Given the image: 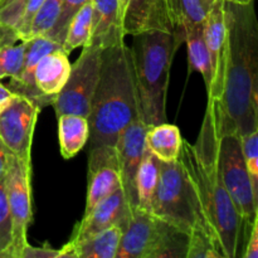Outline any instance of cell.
Segmentation results:
<instances>
[{
	"label": "cell",
	"instance_id": "obj_26",
	"mask_svg": "<svg viewBox=\"0 0 258 258\" xmlns=\"http://www.w3.org/2000/svg\"><path fill=\"white\" fill-rule=\"evenodd\" d=\"M63 0H44L30 22L25 40L35 37H44L54 25Z\"/></svg>",
	"mask_w": 258,
	"mask_h": 258
},
{
	"label": "cell",
	"instance_id": "obj_19",
	"mask_svg": "<svg viewBox=\"0 0 258 258\" xmlns=\"http://www.w3.org/2000/svg\"><path fill=\"white\" fill-rule=\"evenodd\" d=\"M122 237V224H115L83 241L62 247L60 258H116Z\"/></svg>",
	"mask_w": 258,
	"mask_h": 258
},
{
	"label": "cell",
	"instance_id": "obj_35",
	"mask_svg": "<svg viewBox=\"0 0 258 258\" xmlns=\"http://www.w3.org/2000/svg\"><path fill=\"white\" fill-rule=\"evenodd\" d=\"M18 40H19V37L15 29L0 24V48L17 44Z\"/></svg>",
	"mask_w": 258,
	"mask_h": 258
},
{
	"label": "cell",
	"instance_id": "obj_18",
	"mask_svg": "<svg viewBox=\"0 0 258 258\" xmlns=\"http://www.w3.org/2000/svg\"><path fill=\"white\" fill-rule=\"evenodd\" d=\"M68 53L63 48L53 50L39 60L34 70V82L40 93L54 98L67 82L71 73Z\"/></svg>",
	"mask_w": 258,
	"mask_h": 258
},
{
	"label": "cell",
	"instance_id": "obj_17",
	"mask_svg": "<svg viewBox=\"0 0 258 258\" xmlns=\"http://www.w3.org/2000/svg\"><path fill=\"white\" fill-rule=\"evenodd\" d=\"M92 32L86 44L106 49L125 42L120 0H92Z\"/></svg>",
	"mask_w": 258,
	"mask_h": 258
},
{
	"label": "cell",
	"instance_id": "obj_28",
	"mask_svg": "<svg viewBox=\"0 0 258 258\" xmlns=\"http://www.w3.org/2000/svg\"><path fill=\"white\" fill-rule=\"evenodd\" d=\"M12 246V217L4 179H0V258H9Z\"/></svg>",
	"mask_w": 258,
	"mask_h": 258
},
{
	"label": "cell",
	"instance_id": "obj_20",
	"mask_svg": "<svg viewBox=\"0 0 258 258\" xmlns=\"http://www.w3.org/2000/svg\"><path fill=\"white\" fill-rule=\"evenodd\" d=\"M145 143L146 149L159 160L164 163H174L180 155L183 138L180 128L166 121L148 126Z\"/></svg>",
	"mask_w": 258,
	"mask_h": 258
},
{
	"label": "cell",
	"instance_id": "obj_32",
	"mask_svg": "<svg viewBox=\"0 0 258 258\" xmlns=\"http://www.w3.org/2000/svg\"><path fill=\"white\" fill-rule=\"evenodd\" d=\"M44 0H25L24 5V12H23L22 18H20L19 23L15 27V32H17L19 40H25L27 37L28 29H29L30 22H32L33 17L35 15L37 10L39 9V7L42 5V3Z\"/></svg>",
	"mask_w": 258,
	"mask_h": 258
},
{
	"label": "cell",
	"instance_id": "obj_36",
	"mask_svg": "<svg viewBox=\"0 0 258 258\" xmlns=\"http://www.w3.org/2000/svg\"><path fill=\"white\" fill-rule=\"evenodd\" d=\"M13 154L10 153L9 149L5 146L3 140L0 139V179H4L5 174H7L8 168H9L10 159H12Z\"/></svg>",
	"mask_w": 258,
	"mask_h": 258
},
{
	"label": "cell",
	"instance_id": "obj_13",
	"mask_svg": "<svg viewBox=\"0 0 258 258\" xmlns=\"http://www.w3.org/2000/svg\"><path fill=\"white\" fill-rule=\"evenodd\" d=\"M203 34L212 64V85L207 92L211 100H221L223 93L224 72H226L227 38L224 19V0H214L203 22Z\"/></svg>",
	"mask_w": 258,
	"mask_h": 258
},
{
	"label": "cell",
	"instance_id": "obj_21",
	"mask_svg": "<svg viewBox=\"0 0 258 258\" xmlns=\"http://www.w3.org/2000/svg\"><path fill=\"white\" fill-rule=\"evenodd\" d=\"M58 140L66 160L77 155L90 139V122L85 116L64 113L58 116Z\"/></svg>",
	"mask_w": 258,
	"mask_h": 258
},
{
	"label": "cell",
	"instance_id": "obj_1",
	"mask_svg": "<svg viewBox=\"0 0 258 258\" xmlns=\"http://www.w3.org/2000/svg\"><path fill=\"white\" fill-rule=\"evenodd\" d=\"M227 48L223 93L217 101L221 135L258 130V22L253 2L224 0Z\"/></svg>",
	"mask_w": 258,
	"mask_h": 258
},
{
	"label": "cell",
	"instance_id": "obj_38",
	"mask_svg": "<svg viewBox=\"0 0 258 258\" xmlns=\"http://www.w3.org/2000/svg\"><path fill=\"white\" fill-rule=\"evenodd\" d=\"M226 2L234 3V4H248V3L253 2V0H226Z\"/></svg>",
	"mask_w": 258,
	"mask_h": 258
},
{
	"label": "cell",
	"instance_id": "obj_37",
	"mask_svg": "<svg viewBox=\"0 0 258 258\" xmlns=\"http://www.w3.org/2000/svg\"><path fill=\"white\" fill-rule=\"evenodd\" d=\"M15 96L17 95H15L9 87H7V86H4L3 83H0V113L12 103V101L14 100Z\"/></svg>",
	"mask_w": 258,
	"mask_h": 258
},
{
	"label": "cell",
	"instance_id": "obj_8",
	"mask_svg": "<svg viewBox=\"0 0 258 258\" xmlns=\"http://www.w3.org/2000/svg\"><path fill=\"white\" fill-rule=\"evenodd\" d=\"M218 168L227 191L247 224L258 213V193L252 185L242 154L241 136L228 133L221 135Z\"/></svg>",
	"mask_w": 258,
	"mask_h": 258
},
{
	"label": "cell",
	"instance_id": "obj_30",
	"mask_svg": "<svg viewBox=\"0 0 258 258\" xmlns=\"http://www.w3.org/2000/svg\"><path fill=\"white\" fill-rule=\"evenodd\" d=\"M25 43L13 44L0 48V80L4 77H14L22 67L24 58Z\"/></svg>",
	"mask_w": 258,
	"mask_h": 258
},
{
	"label": "cell",
	"instance_id": "obj_10",
	"mask_svg": "<svg viewBox=\"0 0 258 258\" xmlns=\"http://www.w3.org/2000/svg\"><path fill=\"white\" fill-rule=\"evenodd\" d=\"M40 110L42 107L34 101L17 95L0 113V139L20 160L32 161L33 134Z\"/></svg>",
	"mask_w": 258,
	"mask_h": 258
},
{
	"label": "cell",
	"instance_id": "obj_24",
	"mask_svg": "<svg viewBox=\"0 0 258 258\" xmlns=\"http://www.w3.org/2000/svg\"><path fill=\"white\" fill-rule=\"evenodd\" d=\"M92 0L82 5L80 10L73 15L68 25L64 42L62 44V48L68 54L76 48L83 47L90 40L91 32H92Z\"/></svg>",
	"mask_w": 258,
	"mask_h": 258
},
{
	"label": "cell",
	"instance_id": "obj_39",
	"mask_svg": "<svg viewBox=\"0 0 258 258\" xmlns=\"http://www.w3.org/2000/svg\"><path fill=\"white\" fill-rule=\"evenodd\" d=\"M206 2H207V4H208L209 7H211V5L213 4V2H214V0H206Z\"/></svg>",
	"mask_w": 258,
	"mask_h": 258
},
{
	"label": "cell",
	"instance_id": "obj_4",
	"mask_svg": "<svg viewBox=\"0 0 258 258\" xmlns=\"http://www.w3.org/2000/svg\"><path fill=\"white\" fill-rule=\"evenodd\" d=\"M183 42V35L163 30L133 35L130 49L139 108L146 126L166 122V93L171 63Z\"/></svg>",
	"mask_w": 258,
	"mask_h": 258
},
{
	"label": "cell",
	"instance_id": "obj_5",
	"mask_svg": "<svg viewBox=\"0 0 258 258\" xmlns=\"http://www.w3.org/2000/svg\"><path fill=\"white\" fill-rule=\"evenodd\" d=\"M151 213L188 236L207 233L218 242L204 213L196 186L179 159L174 163L160 161Z\"/></svg>",
	"mask_w": 258,
	"mask_h": 258
},
{
	"label": "cell",
	"instance_id": "obj_15",
	"mask_svg": "<svg viewBox=\"0 0 258 258\" xmlns=\"http://www.w3.org/2000/svg\"><path fill=\"white\" fill-rule=\"evenodd\" d=\"M23 42L25 43V50L22 67L17 76L10 78L8 87L15 95L29 98L43 108L47 105H52L54 98L48 97L39 92L34 82V70L44 55L58 48H62V45L48 37H35Z\"/></svg>",
	"mask_w": 258,
	"mask_h": 258
},
{
	"label": "cell",
	"instance_id": "obj_23",
	"mask_svg": "<svg viewBox=\"0 0 258 258\" xmlns=\"http://www.w3.org/2000/svg\"><path fill=\"white\" fill-rule=\"evenodd\" d=\"M159 173L160 160L146 149L136 174V209L151 213Z\"/></svg>",
	"mask_w": 258,
	"mask_h": 258
},
{
	"label": "cell",
	"instance_id": "obj_31",
	"mask_svg": "<svg viewBox=\"0 0 258 258\" xmlns=\"http://www.w3.org/2000/svg\"><path fill=\"white\" fill-rule=\"evenodd\" d=\"M25 0H0V24L15 29L24 12Z\"/></svg>",
	"mask_w": 258,
	"mask_h": 258
},
{
	"label": "cell",
	"instance_id": "obj_11",
	"mask_svg": "<svg viewBox=\"0 0 258 258\" xmlns=\"http://www.w3.org/2000/svg\"><path fill=\"white\" fill-rule=\"evenodd\" d=\"M120 9L125 35L149 30L180 34L170 0H120Z\"/></svg>",
	"mask_w": 258,
	"mask_h": 258
},
{
	"label": "cell",
	"instance_id": "obj_3",
	"mask_svg": "<svg viewBox=\"0 0 258 258\" xmlns=\"http://www.w3.org/2000/svg\"><path fill=\"white\" fill-rule=\"evenodd\" d=\"M140 117L130 47L121 42L102 49L101 70L93 93L90 122V149L115 146L120 134Z\"/></svg>",
	"mask_w": 258,
	"mask_h": 258
},
{
	"label": "cell",
	"instance_id": "obj_14",
	"mask_svg": "<svg viewBox=\"0 0 258 258\" xmlns=\"http://www.w3.org/2000/svg\"><path fill=\"white\" fill-rule=\"evenodd\" d=\"M118 188H121V176L115 146L91 148L85 214Z\"/></svg>",
	"mask_w": 258,
	"mask_h": 258
},
{
	"label": "cell",
	"instance_id": "obj_22",
	"mask_svg": "<svg viewBox=\"0 0 258 258\" xmlns=\"http://www.w3.org/2000/svg\"><path fill=\"white\" fill-rule=\"evenodd\" d=\"M183 38L184 42L186 43L190 71L201 73L207 92H208L212 85V64L208 48H207L206 40H204L203 23L184 28Z\"/></svg>",
	"mask_w": 258,
	"mask_h": 258
},
{
	"label": "cell",
	"instance_id": "obj_34",
	"mask_svg": "<svg viewBox=\"0 0 258 258\" xmlns=\"http://www.w3.org/2000/svg\"><path fill=\"white\" fill-rule=\"evenodd\" d=\"M20 258H60V249L44 244L43 247H33L29 243L23 248Z\"/></svg>",
	"mask_w": 258,
	"mask_h": 258
},
{
	"label": "cell",
	"instance_id": "obj_25",
	"mask_svg": "<svg viewBox=\"0 0 258 258\" xmlns=\"http://www.w3.org/2000/svg\"><path fill=\"white\" fill-rule=\"evenodd\" d=\"M170 3L180 34L184 28L202 24L211 8L206 0H170Z\"/></svg>",
	"mask_w": 258,
	"mask_h": 258
},
{
	"label": "cell",
	"instance_id": "obj_29",
	"mask_svg": "<svg viewBox=\"0 0 258 258\" xmlns=\"http://www.w3.org/2000/svg\"><path fill=\"white\" fill-rule=\"evenodd\" d=\"M242 154L252 185L258 193V130L241 136Z\"/></svg>",
	"mask_w": 258,
	"mask_h": 258
},
{
	"label": "cell",
	"instance_id": "obj_33",
	"mask_svg": "<svg viewBox=\"0 0 258 258\" xmlns=\"http://www.w3.org/2000/svg\"><path fill=\"white\" fill-rule=\"evenodd\" d=\"M248 227V241L241 256L243 258H258V213L251 219Z\"/></svg>",
	"mask_w": 258,
	"mask_h": 258
},
{
	"label": "cell",
	"instance_id": "obj_27",
	"mask_svg": "<svg viewBox=\"0 0 258 258\" xmlns=\"http://www.w3.org/2000/svg\"><path fill=\"white\" fill-rule=\"evenodd\" d=\"M87 2H90V0H63L59 15H58L57 20H55L54 25H53L52 29L44 37H48L49 39L54 40V42L59 43L62 45L63 42H64L66 34H67V29L71 19L80 10V8L85 5Z\"/></svg>",
	"mask_w": 258,
	"mask_h": 258
},
{
	"label": "cell",
	"instance_id": "obj_16",
	"mask_svg": "<svg viewBox=\"0 0 258 258\" xmlns=\"http://www.w3.org/2000/svg\"><path fill=\"white\" fill-rule=\"evenodd\" d=\"M130 208L126 202L122 188H118L108 197L96 204L92 211L83 214L81 222L76 224L70 243L83 241L100 233L115 224H123L130 216Z\"/></svg>",
	"mask_w": 258,
	"mask_h": 258
},
{
	"label": "cell",
	"instance_id": "obj_7",
	"mask_svg": "<svg viewBox=\"0 0 258 258\" xmlns=\"http://www.w3.org/2000/svg\"><path fill=\"white\" fill-rule=\"evenodd\" d=\"M101 58V48L92 44L83 45L80 57L71 67L70 77L64 87L50 105L57 117L64 113H75L88 118L93 93L100 77Z\"/></svg>",
	"mask_w": 258,
	"mask_h": 258
},
{
	"label": "cell",
	"instance_id": "obj_9",
	"mask_svg": "<svg viewBox=\"0 0 258 258\" xmlns=\"http://www.w3.org/2000/svg\"><path fill=\"white\" fill-rule=\"evenodd\" d=\"M4 183L12 217L9 258H20L23 248L28 244V228L33 219L32 161L20 160L13 155L4 176Z\"/></svg>",
	"mask_w": 258,
	"mask_h": 258
},
{
	"label": "cell",
	"instance_id": "obj_6",
	"mask_svg": "<svg viewBox=\"0 0 258 258\" xmlns=\"http://www.w3.org/2000/svg\"><path fill=\"white\" fill-rule=\"evenodd\" d=\"M188 241V234L171 224L135 209L122 227L116 258H185Z\"/></svg>",
	"mask_w": 258,
	"mask_h": 258
},
{
	"label": "cell",
	"instance_id": "obj_12",
	"mask_svg": "<svg viewBox=\"0 0 258 258\" xmlns=\"http://www.w3.org/2000/svg\"><path fill=\"white\" fill-rule=\"evenodd\" d=\"M148 126L141 118L133 121L116 141L121 188L130 212L136 209V174L146 151L145 135Z\"/></svg>",
	"mask_w": 258,
	"mask_h": 258
},
{
	"label": "cell",
	"instance_id": "obj_2",
	"mask_svg": "<svg viewBox=\"0 0 258 258\" xmlns=\"http://www.w3.org/2000/svg\"><path fill=\"white\" fill-rule=\"evenodd\" d=\"M219 110L216 100H209L196 144L183 139L179 160L190 176L212 229L218 238L224 258H236L243 238L246 222L224 186L218 168L221 139Z\"/></svg>",
	"mask_w": 258,
	"mask_h": 258
}]
</instances>
